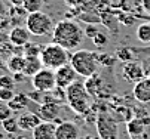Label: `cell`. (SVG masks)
Wrapping results in <instances>:
<instances>
[{
	"label": "cell",
	"instance_id": "obj_1",
	"mask_svg": "<svg viewBox=\"0 0 150 139\" xmlns=\"http://www.w3.org/2000/svg\"><path fill=\"white\" fill-rule=\"evenodd\" d=\"M85 40V31L80 25L71 19H62L57 22L52 31V42L62 46L64 49L76 50Z\"/></svg>",
	"mask_w": 150,
	"mask_h": 139
},
{
	"label": "cell",
	"instance_id": "obj_2",
	"mask_svg": "<svg viewBox=\"0 0 150 139\" xmlns=\"http://www.w3.org/2000/svg\"><path fill=\"white\" fill-rule=\"evenodd\" d=\"M91 95L86 90V86L82 82H74L66 89V102L69 107L80 115H85L91 111Z\"/></svg>",
	"mask_w": 150,
	"mask_h": 139
},
{
	"label": "cell",
	"instance_id": "obj_3",
	"mask_svg": "<svg viewBox=\"0 0 150 139\" xmlns=\"http://www.w3.org/2000/svg\"><path fill=\"white\" fill-rule=\"evenodd\" d=\"M70 65L76 70V73L85 78L94 75L100 67L98 53L86 49H77L70 56Z\"/></svg>",
	"mask_w": 150,
	"mask_h": 139
},
{
	"label": "cell",
	"instance_id": "obj_4",
	"mask_svg": "<svg viewBox=\"0 0 150 139\" xmlns=\"http://www.w3.org/2000/svg\"><path fill=\"white\" fill-rule=\"evenodd\" d=\"M70 53L67 49H64L62 46L51 42L46 46H43L40 52V61L43 64V67L57 70L66 64H70Z\"/></svg>",
	"mask_w": 150,
	"mask_h": 139
},
{
	"label": "cell",
	"instance_id": "obj_5",
	"mask_svg": "<svg viewBox=\"0 0 150 139\" xmlns=\"http://www.w3.org/2000/svg\"><path fill=\"white\" fill-rule=\"evenodd\" d=\"M25 27H27V30L31 33V36L42 37V36L52 34L55 24L52 22V18H51L48 13L39 10V12L27 13Z\"/></svg>",
	"mask_w": 150,
	"mask_h": 139
},
{
	"label": "cell",
	"instance_id": "obj_6",
	"mask_svg": "<svg viewBox=\"0 0 150 139\" xmlns=\"http://www.w3.org/2000/svg\"><path fill=\"white\" fill-rule=\"evenodd\" d=\"M97 133L101 139H119V126L117 122L105 111L97 114L95 118Z\"/></svg>",
	"mask_w": 150,
	"mask_h": 139
},
{
	"label": "cell",
	"instance_id": "obj_7",
	"mask_svg": "<svg viewBox=\"0 0 150 139\" xmlns=\"http://www.w3.org/2000/svg\"><path fill=\"white\" fill-rule=\"evenodd\" d=\"M31 85L36 90H42V92H51L57 87V82H55V70L46 68L43 67L42 70H39L33 77H31Z\"/></svg>",
	"mask_w": 150,
	"mask_h": 139
},
{
	"label": "cell",
	"instance_id": "obj_8",
	"mask_svg": "<svg viewBox=\"0 0 150 139\" xmlns=\"http://www.w3.org/2000/svg\"><path fill=\"white\" fill-rule=\"evenodd\" d=\"M77 73L76 70L70 65V64H66L59 68L55 70V82H57V86L61 87V89H67L71 83H74L77 80Z\"/></svg>",
	"mask_w": 150,
	"mask_h": 139
},
{
	"label": "cell",
	"instance_id": "obj_9",
	"mask_svg": "<svg viewBox=\"0 0 150 139\" xmlns=\"http://www.w3.org/2000/svg\"><path fill=\"white\" fill-rule=\"evenodd\" d=\"M122 73H123V77L131 83H137V82L143 80L144 75H146L144 67L138 62H134V61L125 62V65L122 68Z\"/></svg>",
	"mask_w": 150,
	"mask_h": 139
},
{
	"label": "cell",
	"instance_id": "obj_10",
	"mask_svg": "<svg viewBox=\"0 0 150 139\" xmlns=\"http://www.w3.org/2000/svg\"><path fill=\"white\" fill-rule=\"evenodd\" d=\"M55 139H79V127L74 122L66 120L57 124Z\"/></svg>",
	"mask_w": 150,
	"mask_h": 139
},
{
	"label": "cell",
	"instance_id": "obj_11",
	"mask_svg": "<svg viewBox=\"0 0 150 139\" xmlns=\"http://www.w3.org/2000/svg\"><path fill=\"white\" fill-rule=\"evenodd\" d=\"M30 36H31V33L27 30V27L16 25V27H13V28L9 31L8 40H9V43L13 45L15 47H23V46H25V45L30 42Z\"/></svg>",
	"mask_w": 150,
	"mask_h": 139
},
{
	"label": "cell",
	"instance_id": "obj_12",
	"mask_svg": "<svg viewBox=\"0 0 150 139\" xmlns=\"http://www.w3.org/2000/svg\"><path fill=\"white\" fill-rule=\"evenodd\" d=\"M59 112H61L59 102H48V104H42L36 114L43 122H55L59 117Z\"/></svg>",
	"mask_w": 150,
	"mask_h": 139
},
{
	"label": "cell",
	"instance_id": "obj_13",
	"mask_svg": "<svg viewBox=\"0 0 150 139\" xmlns=\"http://www.w3.org/2000/svg\"><path fill=\"white\" fill-rule=\"evenodd\" d=\"M55 130H57V123L42 122L33 129L31 138L33 139H55Z\"/></svg>",
	"mask_w": 150,
	"mask_h": 139
},
{
	"label": "cell",
	"instance_id": "obj_14",
	"mask_svg": "<svg viewBox=\"0 0 150 139\" xmlns=\"http://www.w3.org/2000/svg\"><path fill=\"white\" fill-rule=\"evenodd\" d=\"M132 95L135 98V101H138L141 104L150 102V80L147 77H144L143 80L134 83Z\"/></svg>",
	"mask_w": 150,
	"mask_h": 139
},
{
	"label": "cell",
	"instance_id": "obj_15",
	"mask_svg": "<svg viewBox=\"0 0 150 139\" xmlns=\"http://www.w3.org/2000/svg\"><path fill=\"white\" fill-rule=\"evenodd\" d=\"M42 122V118L36 114V112H24V114H21L18 117V124H19V129L21 130H24V132H33V129L40 124Z\"/></svg>",
	"mask_w": 150,
	"mask_h": 139
},
{
	"label": "cell",
	"instance_id": "obj_16",
	"mask_svg": "<svg viewBox=\"0 0 150 139\" xmlns=\"http://www.w3.org/2000/svg\"><path fill=\"white\" fill-rule=\"evenodd\" d=\"M6 68H8L9 73H12V74L24 73V68H25V56L21 55V53L12 55L8 61H6Z\"/></svg>",
	"mask_w": 150,
	"mask_h": 139
},
{
	"label": "cell",
	"instance_id": "obj_17",
	"mask_svg": "<svg viewBox=\"0 0 150 139\" xmlns=\"http://www.w3.org/2000/svg\"><path fill=\"white\" fill-rule=\"evenodd\" d=\"M42 68H43V64H42V61H40V56H25L24 74L27 77H33Z\"/></svg>",
	"mask_w": 150,
	"mask_h": 139
},
{
	"label": "cell",
	"instance_id": "obj_18",
	"mask_svg": "<svg viewBox=\"0 0 150 139\" xmlns=\"http://www.w3.org/2000/svg\"><path fill=\"white\" fill-rule=\"evenodd\" d=\"M9 107L12 108V111H21L25 110L30 104V98L25 93H15V96L8 102Z\"/></svg>",
	"mask_w": 150,
	"mask_h": 139
},
{
	"label": "cell",
	"instance_id": "obj_19",
	"mask_svg": "<svg viewBox=\"0 0 150 139\" xmlns=\"http://www.w3.org/2000/svg\"><path fill=\"white\" fill-rule=\"evenodd\" d=\"M137 38L144 45H150V22H143L137 27Z\"/></svg>",
	"mask_w": 150,
	"mask_h": 139
},
{
	"label": "cell",
	"instance_id": "obj_20",
	"mask_svg": "<svg viewBox=\"0 0 150 139\" xmlns=\"http://www.w3.org/2000/svg\"><path fill=\"white\" fill-rule=\"evenodd\" d=\"M144 126H146V123L143 120H140V118H134V120L128 122L126 127H128V132H129L131 136H140L144 132Z\"/></svg>",
	"mask_w": 150,
	"mask_h": 139
},
{
	"label": "cell",
	"instance_id": "obj_21",
	"mask_svg": "<svg viewBox=\"0 0 150 139\" xmlns=\"http://www.w3.org/2000/svg\"><path fill=\"white\" fill-rule=\"evenodd\" d=\"M43 3H45V0H23L21 8H23L27 13H33V12L42 10Z\"/></svg>",
	"mask_w": 150,
	"mask_h": 139
},
{
	"label": "cell",
	"instance_id": "obj_22",
	"mask_svg": "<svg viewBox=\"0 0 150 139\" xmlns=\"http://www.w3.org/2000/svg\"><path fill=\"white\" fill-rule=\"evenodd\" d=\"M2 127L9 135H15L16 132L21 130L19 124H18V118H15V117H9V118H6V120H3L2 122Z\"/></svg>",
	"mask_w": 150,
	"mask_h": 139
},
{
	"label": "cell",
	"instance_id": "obj_23",
	"mask_svg": "<svg viewBox=\"0 0 150 139\" xmlns=\"http://www.w3.org/2000/svg\"><path fill=\"white\" fill-rule=\"evenodd\" d=\"M43 47H40L39 45L36 43H31L28 42L25 46H23V52H24V56H40V52Z\"/></svg>",
	"mask_w": 150,
	"mask_h": 139
},
{
	"label": "cell",
	"instance_id": "obj_24",
	"mask_svg": "<svg viewBox=\"0 0 150 139\" xmlns=\"http://www.w3.org/2000/svg\"><path fill=\"white\" fill-rule=\"evenodd\" d=\"M116 58L122 62H129V61H134V52L129 47H123L116 52Z\"/></svg>",
	"mask_w": 150,
	"mask_h": 139
},
{
	"label": "cell",
	"instance_id": "obj_25",
	"mask_svg": "<svg viewBox=\"0 0 150 139\" xmlns=\"http://www.w3.org/2000/svg\"><path fill=\"white\" fill-rule=\"evenodd\" d=\"M91 40H92V43L97 46V47H104L107 43H109V36H107L105 33H101V31H98L92 38H91Z\"/></svg>",
	"mask_w": 150,
	"mask_h": 139
},
{
	"label": "cell",
	"instance_id": "obj_26",
	"mask_svg": "<svg viewBox=\"0 0 150 139\" xmlns=\"http://www.w3.org/2000/svg\"><path fill=\"white\" fill-rule=\"evenodd\" d=\"M13 87H15L13 77H11L8 74L0 75V89H13Z\"/></svg>",
	"mask_w": 150,
	"mask_h": 139
},
{
	"label": "cell",
	"instance_id": "obj_27",
	"mask_svg": "<svg viewBox=\"0 0 150 139\" xmlns=\"http://www.w3.org/2000/svg\"><path fill=\"white\" fill-rule=\"evenodd\" d=\"M9 117H12V108L9 107L8 102L0 101V123L3 120H6V118H9Z\"/></svg>",
	"mask_w": 150,
	"mask_h": 139
},
{
	"label": "cell",
	"instance_id": "obj_28",
	"mask_svg": "<svg viewBox=\"0 0 150 139\" xmlns=\"http://www.w3.org/2000/svg\"><path fill=\"white\" fill-rule=\"evenodd\" d=\"M15 96L13 89H0V101L2 102H9Z\"/></svg>",
	"mask_w": 150,
	"mask_h": 139
},
{
	"label": "cell",
	"instance_id": "obj_29",
	"mask_svg": "<svg viewBox=\"0 0 150 139\" xmlns=\"http://www.w3.org/2000/svg\"><path fill=\"white\" fill-rule=\"evenodd\" d=\"M98 31H100V28L95 24H86V27H85V36H88L89 38H92Z\"/></svg>",
	"mask_w": 150,
	"mask_h": 139
},
{
	"label": "cell",
	"instance_id": "obj_30",
	"mask_svg": "<svg viewBox=\"0 0 150 139\" xmlns=\"http://www.w3.org/2000/svg\"><path fill=\"white\" fill-rule=\"evenodd\" d=\"M98 58H100V64H103V65L112 67L115 64V58L112 55H98Z\"/></svg>",
	"mask_w": 150,
	"mask_h": 139
},
{
	"label": "cell",
	"instance_id": "obj_31",
	"mask_svg": "<svg viewBox=\"0 0 150 139\" xmlns=\"http://www.w3.org/2000/svg\"><path fill=\"white\" fill-rule=\"evenodd\" d=\"M6 18H9V15H8V8H6V5L0 0V21H3V19H6Z\"/></svg>",
	"mask_w": 150,
	"mask_h": 139
},
{
	"label": "cell",
	"instance_id": "obj_32",
	"mask_svg": "<svg viewBox=\"0 0 150 139\" xmlns=\"http://www.w3.org/2000/svg\"><path fill=\"white\" fill-rule=\"evenodd\" d=\"M141 6L147 15H150V0H141Z\"/></svg>",
	"mask_w": 150,
	"mask_h": 139
},
{
	"label": "cell",
	"instance_id": "obj_33",
	"mask_svg": "<svg viewBox=\"0 0 150 139\" xmlns=\"http://www.w3.org/2000/svg\"><path fill=\"white\" fill-rule=\"evenodd\" d=\"M85 0H66V3L69 6H77V5H82Z\"/></svg>",
	"mask_w": 150,
	"mask_h": 139
},
{
	"label": "cell",
	"instance_id": "obj_34",
	"mask_svg": "<svg viewBox=\"0 0 150 139\" xmlns=\"http://www.w3.org/2000/svg\"><path fill=\"white\" fill-rule=\"evenodd\" d=\"M86 139H101V138H100V136L97 135V136H88Z\"/></svg>",
	"mask_w": 150,
	"mask_h": 139
},
{
	"label": "cell",
	"instance_id": "obj_35",
	"mask_svg": "<svg viewBox=\"0 0 150 139\" xmlns=\"http://www.w3.org/2000/svg\"><path fill=\"white\" fill-rule=\"evenodd\" d=\"M6 65L3 64V61H2V58H0V70H2V68H5Z\"/></svg>",
	"mask_w": 150,
	"mask_h": 139
},
{
	"label": "cell",
	"instance_id": "obj_36",
	"mask_svg": "<svg viewBox=\"0 0 150 139\" xmlns=\"http://www.w3.org/2000/svg\"><path fill=\"white\" fill-rule=\"evenodd\" d=\"M0 139H5V135L3 133H0Z\"/></svg>",
	"mask_w": 150,
	"mask_h": 139
}]
</instances>
